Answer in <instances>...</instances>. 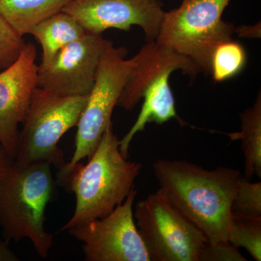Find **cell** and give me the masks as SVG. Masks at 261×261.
Returning <instances> with one entry per match:
<instances>
[{
	"label": "cell",
	"instance_id": "obj_12",
	"mask_svg": "<svg viewBox=\"0 0 261 261\" xmlns=\"http://www.w3.org/2000/svg\"><path fill=\"white\" fill-rule=\"evenodd\" d=\"M171 74L169 72L150 71L141 81L140 93L144 100L142 109L135 124L120 140V150L127 159L134 137L145 130L148 123L161 125L174 118L182 126L186 124L176 112L174 97L168 82Z\"/></svg>",
	"mask_w": 261,
	"mask_h": 261
},
{
	"label": "cell",
	"instance_id": "obj_18",
	"mask_svg": "<svg viewBox=\"0 0 261 261\" xmlns=\"http://www.w3.org/2000/svg\"><path fill=\"white\" fill-rule=\"evenodd\" d=\"M231 215L261 217V183L250 182L242 176L231 206Z\"/></svg>",
	"mask_w": 261,
	"mask_h": 261
},
{
	"label": "cell",
	"instance_id": "obj_21",
	"mask_svg": "<svg viewBox=\"0 0 261 261\" xmlns=\"http://www.w3.org/2000/svg\"><path fill=\"white\" fill-rule=\"evenodd\" d=\"M234 33L238 34V37L247 38V39H258L261 36L260 22L255 25H240L235 28Z\"/></svg>",
	"mask_w": 261,
	"mask_h": 261
},
{
	"label": "cell",
	"instance_id": "obj_14",
	"mask_svg": "<svg viewBox=\"0 0 261 261\" xmlns=\"http://www.w3.org/2000/svg\"><path fill=\"white\" fill-rule=\"evenodd\" d=\"M73 0H0V14L23 37Z\"/></svg>",
	"mask_w": 261,
	"mask_h": 261
},
{
	"label": "cell",
	"instance_id": "obj_7",
	"mask_svg": "<svg viewBox=\"0 0 261 261\" xmlns=\"http://www.w3.org/2000/svg\"><path fill=\"white\" fill-rule=\"evenodd\" d=\"M134 217L150 261H200L205 238L159 190L137 202Z\"/></svg>",
	"mask_w": 261,
	"mask_h": 261
},
{
	"label": "cell",
	"instance_id": "obj_22",
	"mask_svg": "<svg viewBox=\"0 0 261 261\" xmlns=\"http://www.w3.org/2000/svg\"><path fill=\"white\" fill-rule=\"evenodd\" d=\"M8 242L0 240V261H18V257L10 248Z\"/></svg>",
	"mask_w": 261,
	"mask_h": 261
},
{
	"label": "cell",
	"instance_id": "obj_10",
	"mask_svg": "<svg viewBox=\"0 0 261 261\" xmlns=\"http://www.w3.org/2000/svg\"><path fill=\"white\" fill-rule=\"evenodd\" d=\"M105 42L102 34L87 32L63 47L47 66L38 69L37 87L59 95L88 96Z\"/></svg>",
	"mask_w": 261,
	"mask_h": 261
},
{
	"label": "cell",
	"instance_id": "obj_6",
	"mask_svg": "<svg viewBox=\"0 0 261 261\" xmlns=\"http://www.w3.org/2000/svg\"><path fill=\"white\" fill-rule=\"evenodd\" d=\"M127 50L106 40L93 87L77 123L75 149L69 162L59 170L58 183L63 184L72 170L83 159H89L99 145L106 128L113 123L111 117L129 74L130 60Z\"/></svg>",
	"mask_w": 261,
	"mask_h": 261
},
{
	"label": "cell",
	"instance_id": "obj_4",
	"mask_svg": "<svg viewBox=\"0 0 261 261\" xmlns=\"http://www.w3.org/2000/svg\"><path fill=\"white\" fill-rule=\"evenodd\" d=\"M231 0H184L176 9L164 12L155 42L187 57L210 75L213 53L232 39L235 27L222 19Z\"/></svg>",
	"mask_w": 261,
	"mask_h": 261
},
{
	"label": "cell",
	"instance_id": "obj_17",
	"mask_svg": "<svg viewBox=\"0 0 261 261\" xmlns=\"http://www.w3.org/2000/svg\"><path fill=\"white\" fill-rule=\"evenodd\" d=\"M228 242L243 247L256 261L261 260V217L247 218L231 215Z\"/></svg>",
	"mask_w": 261,
	"mask_h": 261
},
{
	"label": "cell",
	"instance_id": "obj_1",
	"mask_svg": "<svg viewBox=\"0 0 261 261\" xmlns=\"http://www.w3.org/2000/svg\"><path fill=\"white\" fill-rule=\"evenodd\" d=\"M152 168L160 191L207 243L228 242L240 171L225 166L207 170L184 160L159 159Z\"/></svg>",
	"mask_w": 261,
	"mask_h": 261
},
{
	"label": "cell",
	"instance_id": "obj_5",
	"mask_svg": "<svg viewBox=\"0 0 261 261\" xmlns=\"http://www.w3.org/2000/svg\"><path fill=\"white\" fill-rule=\"evenodd\" d=\"M87 101V96H63L39 87L34 89L19 132L15 162H47L61 169L66 162L58 143L77 126Z\"/></svg>",
	"mask_w": 261,
	"mask_h": 261
},
{
	"label": "cell",
	"instance_id": "obj_19",
	"mask_svg": "<svg viewBox=\"0 0 261 261\" xmlns=\"http://www.w3.org/2000/svg\"><path fill=\"white\" fill-rule=\"evenodd\" d=\"M25 45L23 37L0 14V71L18 60Z\"/></svg>",
	"mask_w": 261,
	"mask_h": 261
},
{
	"label": "cell",
	"instance_id": "obj_15",
	"mask_svg": "<svg viewBox=\"0 0 261 261\" xmlns=\"http://www.w3.org/2000/svg\"><path fill=\"white\" fill-rule=\"evenodd\" d=\"M241 130L224 133L231 141L241 140L245 157V176L250 180L254 175L261 177V94L251 107L240 114Z\"/></svg>",
	"mask_w": 261,
	"mask_h": 261
},
{
	"label": "cell",
	"instance_id": "obj_2",
	"mask_svg": "<svg viewBox=\"0 0 261 261\" xmlns=\"http://www.w3.org/2000/svg\"><path fill=\"white\" fill-rule=\"evenodd\" d=\"M119 145L111 123L88 163H79L62 184L75 197L74 212L63 231L111 214L135 187L142 165L128 161Z\"/></svg>",
	"mask_w": 261,
	"mask_h": 261
},
{
	"label": "cell",
	"instance_id": "obj_23",
	"mask_svg": "<svg viewBox=\"0 0 261 261\" xmlns=\"http://www.w3.org/2000/svg\"><path fill=\"white\" fill-rule=\"evenodd\" d=\"M13 160L10 159L9 156L7 154L5 149L0 145V182L4 176L7 168Z\"/></svg>",
	"mask_w": 261,
	"mask_h": 261
},
{
	"label": "cell",
	"instance_id": "obj_13",
	"mask_svg": "<svg viewBox=\"0 0 261 261\" xmlns=\"http://www.w3.org/2000/svg\"><path fill=\"white\" fill-rule=\"evenodd\" d=\"M72 15L60 12L34 25L32 34L42 47V59L39 68H44L53 61L58 51L70 43L82 39L87 34Z\"/></svg>",
	"mask_w": 261,
	"mask_h": 261
},
{
	"label": "cell",
	"instance_id": "obj_3",
	"mask_svg": "<svg viewBox=\"0 0 261 261\" xmlns=\"http://www.w3.org/2000/svg\"><path fill=\"white\" fill-rule=\"evenodd\" d=\"M50 163H10L0 182V226L5 241L31 240L47 258L53 235L44 227L46 207L55 189Z\"/></svg>",
	"mask_w": 261,
	"mask_h": 261
},
{
	"label": "cell",
	"instance_id": "obj_9",
	"mask_svg": "<svg viewBox=\"0 0 261 261\" xmlns=\"http://www.w3.org/2000/svg\"><path fill=\"white\" fill-rule=\"evenodd\" d=\"M159 0H73L63 10L86 32L102 34L109 29L128 32L140 27L148 42L155 40L164 14Z\"/></svg>",
	"mask_w": 261,
	"mask_h": 261
},
{
	"label": "cell",
	"instance_id": "obj_20",
	"mask_svg": "<svg viewBox=\"0 0 261 261\" xmlns=\"http://www.w3.org/2000/svg\"><path fill=\"white\" fill-rule=\"evenodd\" d=\"M238 248L228 242L206 243L200 261H247Z\"/></svg>",
	"mask_w": 261,
	"mask_h": 261
},
{
	"label": "cell",
	"instance_id": "obj_16",
	"mask_svg": "<svg viewBox=\"0 0 261 261\" xmlns=\"http://www.w3.org/2000/svg\"><path fill=\"white\" fill-rule=\"evenodd\" d=\"M245 47L232 39L221 43L215 49L211 61V73L216 83H221L236 77L247 63Z\"/></svg>",
	"mask_w": 261,
	"mask_h": 261
},
{
	"label": "cell",
	"instance_id": "obj_11",
	"mask_svg": "<svg viewBox=\"0 0 261 261\" xmlns=\"http://www.w3.org/2000/svg\"><path fill=\"white\" fill-rule=\"evenodd\" d=\"M37 49L25 44L18 60L0 71V145L10 159L16 154L18 126L37 87Z\"/></svg>",
	"mask_w": 261,
	"mask_h": 261
},
{
	"label": "cell",
	"instance_id": "obj_8",
	"mask_svg": "<svg viewBox=\"0 0 261 261\" xmlns=\"http://www.w3.org/2000/svg\"><path fill=\"white\" fill-rule=\"evenodd\" d=\"M135 187L126 198L102 218L68 230L84 243L86 261H150L134 217Z\"/></svg>",
	"mask_w": 261,
	"mask_h": 261
}]
</instances>
